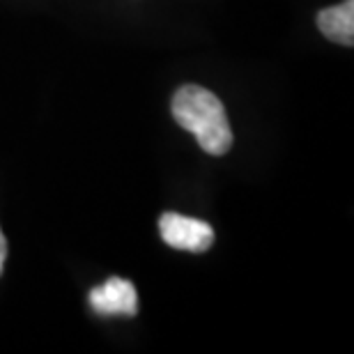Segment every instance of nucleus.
<instances>
[{"label":"nucleus","mask_w":354,"mask_h":354,"mask_svg":"<svg viewBox=\"0 0 354 354\" xmlns=\"http://www.w3.org/2000/svg\"><path fill=\"white\" fill-rule=\"evenodd\" d=\"M90 306L99 315H136L138 295L131 281L113 276L90 292Z\"/></svg>","instance_id":"obj_3"},{"label":"nucleus","mask_w":354,"mask_h":354,"mask_svg":"<svg viewBox=\"0 0 354 354\" xmlns=\"http://www.w3.org/2000/svg\"><path fill=\"white\" fill-rule=\"evenodd\" d=\"M5 260H7V239L3 235V230H0V274H3Z\"/></svg>","instance_id":"obj_5"},{"label":"nucleus","mask_w":354,"mask_h":354,"mask_svg":"<svg viewBox=\"0 0 354 354\" xmlns=\"http://www.w3.org/2000/svg\"><path fill=\"white\" fill-rule=\"evenodd\" d=\"M159 232L161 239L177 251L203 253L214 244V228L207 221L182 216L175 212H166L159 216Z\"/></svg>","instance_id":"obj_2"},{"label":"nucleus","mask_w":354,"mask_h":354,"mask_svg":"<svg viewBox=\"0 0 354 354\" xmlns=\"http://www.w3.org/2000/svg\"><path fill=\"white\" fill-rule=\"evenodd\" d=\"M175 122L191 131L207 154L221 157L232 147V129L225 109L214 92L201 86H182L171 104Z\"/></svg>","instance_id":"obj_1"},{"label":"nucleus","mask_w":354,"mask_h":354,"mask_svg":"<svg viewBox=\"0 0 354 354\" xmlns=\"http://www.w3.org/2000/svg\"><path fill=\"white\" fill-rule=\"evenodd\" d=\"M317 28L327 39L336 44H354V0H345L341 5L327 7L317 14Z\"/></svg>","instance_id":"obj_4"}]
</instances>
